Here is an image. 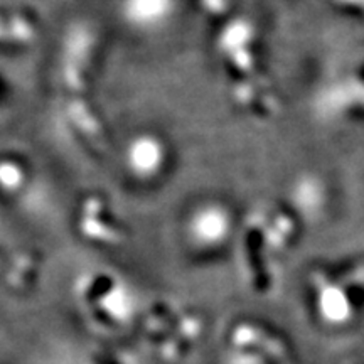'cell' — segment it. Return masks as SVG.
Returning a JSON list of instances; mask_svg holds the SVG:
<instances>
[{
    "label": "cell",
    "mask_w": 364,
    "mask_h": 364,
    "mask_svg": "<svg viewBox=\"0 0 364 364\" xmlns=\"http://www.w3.org/2000/svg\"><path fill=\"white\" fill-rule=\"evenodd\" d=\"M231 231H233V218L220 204L201 206L189 220L191 238L201 247H218L225 243L230 238Z\"/></svg>",
    "instance_id": "cell-1"
},
{
    "label": "cell",
    "mask_w": 364,
    "mask_h": 364,
    "mask_svg": "<svg viewBox=\"0 0 364 364\" xmlns=\"http://www.w3.org/2000/svg\"><path fill=\"white\" fill-rule=\"evenodd\" d=\"M174 0H124V16L134 26L152 27L172 16Z\"/></svg>",
    "instance_id": "cell-2"
}]
</instances>
